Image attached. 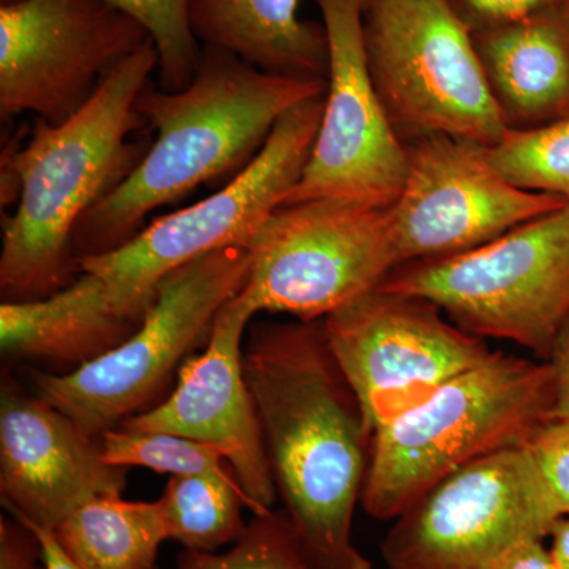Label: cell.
I'll return each instance as SVG.
<instances>
[{"instance_id":"cell-1","label":"cell","mask_w":569,"mask_h":569,"mask_svg":"<svg viewBox=\"0 0 569 569\" xmlns=\"http://www.w3.org/2000/svg\"><path fill=\"white\" fill-rule=\"evenodd\" d=\"M244 373L277 492L306 548L331 569H370L353 545L373 430L323 320L254 326Z\"/></svg>"},{"instance_id":"cell-2","label":"cell","mask_w":569,"mask_h":569,"mask_svg":"<svg viewBox=\"0 0 569 569\" xmlns=\"http://www.w3.org/2000/svg\"><path fill=\"white\" fill-rule=\"evenodd\" d=\"M328 80L266 73L231 52L204 47L181 91L148 84L137 110L156 140L137 167L82 217L77 258L111 252L142 230L146 217L197 187L239 173L296 104L325 96Z\"/></svg>"},{"instance_id":"cell-3","label":"cell","mask_w":569,"mask_h":569,"mask_svg":"<svg viewBox=\"0 0 569 569\" xmlns=\"http://www.w3.org/2000/svg\"><path fill=\"white\" fill-rule=\"evenodd\" d=\"M159 67L152 40L104 77L88 103L59 126L37 119L9 152L2 198L17 194L3 223L2 302L39 301L77 279L74 230L82 217L137 167L148 149L130 141L144 121L138 97Z\"/></svg>"},{"instance_id":"cell-4","label":"cell","mask_w":569,"mask_h":569,"mask_svg":"<svg viewBox=\"0 0 569 569\" xmlns=\"http://www.w3.org/2000/svg\"><path fill=\"white\" fill-rule=\"evenodd\" d=\"M549 361L497 351L373 433L361 505L392 522L475 460L526 447L553 418Z\"/></svg>"},{"instance_id":"cell-5","label":"cell","mask_w":569,"mask_h":569,"mask_svg":"<svg viewBox=\"0 0 569 569\" xmlns=\"http://www.w3.org/2000/svg\"><path fill=\"white\" fill-rule=\"evenodd\" d=\"M325 97L284 112L252 162L219 192L157 217L129 242L78 258V269L127 325L140 328L164 277L227 247H246L264 220L283 206L312 153Z\"/></svg>"},{"instance_id":"cell-6","label":"cell","mask_w":569,"mask_h":569,"mask_svg":"<svg viewBox=\"0 0 569 569\" xmlns=\"http://www.w3.org/2000/svg\"><path fill=\"white\" fill-rule=\"evenodd\" d=\"M380 288L426 299L463 331L549 361L569 320V206L477 249L397 266Z\"/></svg>"},{"instance_id":"cell-7","label":"cell","mask_w":569,"mask_h":569,"mask_svg":"<svg viewBox=\"0 0 569 569\" xmlns=\"http://www.w3.org/2000/svg\"><path fill=\"white\" fill-rule=\"evenodd\" d=\"M250 254L227 247L164 277L148 316L121 346L63 373L33 372L36 395L100 438L144 411L183 356L208 340L222 307L244 288Z\"/></svg>"},{"instance_id":"cell-8","label":"cell","mask_w":569,"mask_h":569,"mask_svg":"<svg viewBox=\"0 0 569 569\" xmlns=\"http://www.w3.org/2000/svg\"><path fill=\"white\" fill-rule=\"evenodd\" d=\"M367 61L397 132L496 144L508 130L473 33L448 0H376L365 9Z\"/></svg>"},{"instance_id":"cell-9","label":"cell","mask_w":569,"mask_h":569,"mask_svg":"<svg viewBox=\"0 0 569 569\" xmlns=\"http://www.w3.org/2000/svg\"><path fill=\"white\" fill-rule=\"evenodd\" d=\"M246 249L239 298L258 312L325 320L377 290L399 266L391 206L318 198L277 208Z\"/></svg>"},{"instance_id":"cell-10","label":"cell","mask_w":569,"mask_h":569,"mask_svg":"<svg viewBox=\"0 0 569 569\" xmlns=\"http://www.w3.org/2000/svg\"><path fill=\"white\" fill-rule=\"evenodd\" d=\"M557 520L526 445L433 486L392 520L381 557L388 569H498L522 542L549 538Z\"/></svg>"},{"instance_id":"cell-11","label":"cell","mask_w":569,"mask_h":569,"mask_svg":"<svg viewBox=\"0 0 569 569\" xmlns=\"http://www.w3.org/2000/svg\"><path fill=\"white\" fill-rule=\"evenodd\" d=\"M152 40L111 0H17L0 6V116L59 126L104 77Z\"/></svg>"},{"instance_id":"cell-12","label":"cell","mask_w":569,"mask_h":569,"mask_svg":"<svg viewBox=\"0 0 569 569\" xmlns=\"http://www.w3.org/2000/svg\"><path fill=\"white\" fill-rule=\"evenodd\" d=\"M373 433L496 353L437 306L378 287L323 320Z\"/></svg>"},{"instance_id":"cell-13","label":"cell","mask_w":569,"mask_h":569,"mask_svg":"<svg viewBox=\"0 0 569 569\" xmlns=\"http://www.w3.org/2000/svg\"><path fill=\"white\" fill-rule=\"evenodd\" d=\"M329 47L328 88L316 144L284 204L343 198L389 208L408 173V146L378 96L361 0H313Z\"/></svg>"},{"instance_id":"cell-14","label":"cell","mask_w":569,"mask_h":569,"mask_svg":"<svg viewBox=\"0 0 569 569\" xmlns=\"http://www.w3.org/2000/svg\"><path fill=\"white\" fill-rule=\"evenodd\" d=\"M565 206L508 182L486 146L448 134L418 138L408 146L406 183L391 206L399 266L477 249Z\"/></svg>"},{"instance_id":"cell-15","label":"cell","mask_w":569,"mask_h":569,"mask_svg":"<svg viewBox=\"0 0 569 569\" xmlns=\"http://www.w3.org/2000/svg\"><path fill=\"white\" fill-rule=\"evenodd\" d=\"M252 310L236 295L213 321L203 353L179 370L167 400L126 419L122 429L163 432L219 449L241 482L253 516L272 511L274 475L244 373V336Z\"/></svg>"},{"instance_id":"cell-16","label":"cell","mask_w":569,"mask_h":569,"mask_svg":"<svg viewBox=\"0 0 569 569\" xmlns=\"http://www.w3.org/2000/svg\"><path fill=\"white\" fill-rule=\"evenodd\" d=\"M126 482L127 468L104 460L100 438L3 377L0 493L11 516L54 531L92 498L122 496Z\"/></svg>"},{"instance_id":"cell-17","label":"cell","mask_w":569,"mask_h":569,"mask_svg":"<svg viewBox=\"0 0 569 569\" xmlns=\"http://www.w3.org/2000/svg\"><path fill=\"white\" fill-rule=\"evenodd\" d=\"M471 33L508 129L569 119V21L561 6Z\"/></svg>"},{"instance_id":"cell-18","label":"cell","mask_w":569,"mask_h":569,"mask_svg":"<svg viewBox=\"0 0 569 569\" xmlns=\"http://www.w3.org/2000/svg\"><path fill=\"white\" fill-rule=\"evenodd\" d=\"M190 26L204 47L266 73L328 80L325 26L299 18V0H190Z\"/></svg>"},{"instance_id":"cell-19","label":"cell","mask_w":569,"mask_h":569,"mask_svg":"<svg viewBox=\"0 0 569 569\" xmlns=\"http://www.w3.org/2000/svg\"><path fill=\"white\" fill-rule=\"evenodd\" d=\"M52 533L82 569H157L160 546L168 539L159 500L122 496L92 498Z\"/></svg>"},{"instance_id":"cell-20","label":"cell","mask_w":569,"mask_h":569,"mask_svg":"<svg viewBox=\"0 0 569 569\" xmlns=\"http://www.w3.org/2000/svg\"><path fill=\"white\" fill-rule=\"evenodd\" d=\"M168 539L186 550L217 552L244 533L250 501L238 482L213 475L171 477L160 497Z\"/></svg>"},{"instance_id":"cell-21","label":"cell","mask_w":569,"mask_h":569,"mask_svg":"<svg viewBox=\"0 0 569 569\" xmlns=\"http://www.w3.org/2000/svg\"><path fill=\"white\" fill-rule=\"evenodd\" d=\"M486 152L512 186L552 194L569 206V119L537 129H508Z\"/></svg>"},{"instance_id":"cell-22","label":"cell","mask_w":569,"mask_h":569,"mask_svg":"<svg viewBox=\"0 0 569 569\" xmlns=\"http://www.w3.org/2000/svg\"><path fill=\"white\" fill-rule=\"evenodd\" d=\"M178 569H331L306 548L284 512L254 516L222 553L183 550Z\"/></svg>"},{"instance_id":"cell-23","label":"cell","mask_w":569,"mask_h":569,"mask_svg":"<svg viewBox=\"0 0 569 569\" xmlns=\"http://www.w3.org/2000/svg\"><path fill=\"white\" fill-rule=\"evenodd\" d=\"M103 458L116 467H144L171 477L213 475L239 482L228 460L219 449L190 438L163 432L107 430L102 437Z\"/></svg>"},{"instance_id":"cell-24","label":"cell","mask_w":569,"mask_h":569,"mask_svg":"<svg viewBox=\"0 0 569 569\" xmlns=\"http://www.w3.org/2000/svg\"><path fill=\"white\" fill-rule=\"evenodd\" d=\"M148 31L159 56L160 88L181 91L193 81L201 59L190 26V0H111Z\"/></svg>"},{"instance_id":"cell-25","label":"cell","mask_w":569,"mask_h":569,"mask_svg":"<svg viewBox=\"0 0 569 569\" xmlns=\"http://www.w3.org/2000/svg\"><path fill=\"white\" fill-rule=\"evenodd\" d=\"M557 518L569 515V418H550L527 443Z\"/></svg>"},{"instance_id":"cell-26","label":"cell","mask_w":569,"mask_h":569,"mask_svg":"<svg viewBox=\"0 0 569 569\" xmlns=\"http://www.w3.org/2000/svg\"><path fill=\"white\" fill-rule=\"evenodd\" d=\"M471 32L529 20L535 14L557 9L563 0H448Z\"/></svg>"},{"instance_id":"cell-27","label":"cell","mask_w":569,"mask_h":569,"mask_svg":"<svg viewBox=\"0 0 569 569\" xmlns=\"http://www.w3.org/2000/svg\"><path fill=\"white\" fill-rule=\"evenodd\" d=\"M0 569H47L39 538L13 516L0 519Z\"/></svg>"},{"instance_id":"cell-28","label":"cell","mask_w":569,"mask_h":569,"mask_svg":"<svg viewBox=\"0 0 569 569\" xmlns=\"http://www.w3.org/2000/svg\"><path fill=\"white\" fill-rule=\"evenodd\" d=\"M556 383L553 417L569 418V320L565 323L549 358Z\"/></svg>"},{"instance_id":"cell-29","label":"cell","mask_w":569,"mask_h":569,"mask_svg":"<svg viewBox=\"0 0 569 569\" xmlns=\"http://www.w3.org/2000/svg\"><path fill=\"white\" fill-rule=\"evenodd\" d=\"M498 569H559L542 539L522 542L508 553Z\"/></svg>"},{"instance_id":"cell-30","label":"cell","mask_w":569,"mask_h":569,"mask_svg":"<svg viewBox=\"0 0 569 569\" xmlns=\"http://www.w3.org/2000/svg\"><path fill=\"white\" fill-rule=\"evenodd\" d=\"M21 522L26 523V526L37 535V538H39L41 553H43L44 567H47V569H82L63 552L61 545H59L58 539H56L51 530L41 529V527L32 526V523L24 522V520H21Z\"/></svg>"},{"instance_id":"cell-31","label":"cell","mask_w":569,"mask_h":569,"mask_svg":"<svg viewBox=\"0 0 569 569\" xmlns=\"http://www.w3.org/2000/svg\"><path fill=\"white\" fill-rule=\"evenodd\" d=\"M550 556L559 569H569V515L553 523L549 533Z\"/></svg>"},{"instance_id":"cell-32","label":"cell","mask_w":569,"mask_h":569,"mask_svg":"<svg viewBox=\"0 0 569 569\" xmlns=\"http://www.w3.org/2000/svg\"><path fill=\"white\" fill-rule=\"evenodd\" d=\"M561 9H563L565 14H567L569 21V0H563V3H561Z\"/></svg>"},{"instance_id":"cell-33","label":"cell","mask_w":569,"mask_h":569,"mask_svg":"<svg viewBox=\"0 0 569 569\" xmlns=\"http://www.w3.org/2000/svg\"><path fill=\"white\" fill-rule=\"evenodd\" d=\"M376 2V0H361L362 10L366 9V7H369L370 3Z\"/></svg>"},{"instance_id":"cell-34","label":"cell","mask_w":569,"mask_h":569,"mask_svg":"<svg viewBox=\"0 0 569 569\" xmlns=\"http://www.w3.org/2000/svg\"><path fill=\"white\" fill-rule=\"evenodd\" d=\"M17 2V0H2V3Z\"/></svg>"}]
</instances>
